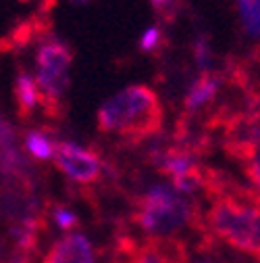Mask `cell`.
Masks as SVG:
<instances>
[{
    "instance_id": "6da1fadb",
    "label": "cell",
    "mask_w": 260,
    "mask_h": 263,
    "mask_svg": "<svg viewBox=\"0 0 260 263\" xmlns=\"http://www.w3.org/2000/svg\"><path fill=\"white\" fill-rule=\"evenodd\" d=\"M158 121V96L144 84L125 86L98 109V127L109 134H142Z\"/></svg>"
},
{
    "instance_id": "7a4b0ae2",
    "label": "cell",
    "mask_w": 260,
    "mask_h": 263,
    "mask_svg": "<svg viewBox=\"0 0 260 263\" xmlns=\"http://www.w3.org/2000/svg\"><path fill=\"white\" fill-rule=\"evenodd\" d=\"M208 226L214 234L229 242L233 249L258 255L260 249V223L258 207L252 203H240L235 199H221L208 213Z\"/></svg>"
},
{
    "instance_id": "3957f363",
    "label": "cell",
    "mask_w": 260,
    "mask_h": 263,
    "mask_svg": "<svg viewBox=\"0 0 260 263\" xmlns=\"http://www.w3.org/2000/svg\"><path fill=\"white\" fill-rule=\"evenodd\" d=\"M191 219V207L171 186H152L138 205L136 221L152 236H167Z\"/></svg>"
},
{
    "instance_id": "277c9868",
    "label": "cell",
    "mask_w": 260,
    "mask_h": 263,
    "mask_svg": "<svg viewBox=\"0 0 260 263\" xmlns=\"http://www.w3.org/2000/svg\"><path fill=\"white\" fill-rule=\"evenodd\" d=\"M71 71V50L67 44L50 38L42 42L36 50V86L46 101H60L69 88Z\"/></svg>"
},
{
    "instance_id": "5b68a950",
    "label": "cell",
    "mask_w": 260,
    "mask_h": 263,
    "mask_svg": "<svg viewBox=\"0 0 260 263\" xmlns=\"http://www.w3.org/2000/svg\"><path fill=\"white\" fill-rule=\"evenodd\" d=\"M54 163L56 167L77 184H90L100 176L102 161L94 151L73 142V140H60L54 148Z\"/></svg>"
},
{
    "instance_id": "8992f818",
    "label": "cell",
    "mask_w": 260,
    "mask_h": 263,
    "mask_svg": "<svg viewBox=\"0 0 260 263\" xmlns=\"http://www.w3.org/2000/svg\"><path fill=\"white\" fill-rule=\"evenodd\" d=\"M42 263H96L94 247L83 234H67L52 245Z\"/></svg>"
},
{
    "instance_id": "52a82bcc",
    "label": "cell",
    "mask_w": 260,
    "mask_h": 263,
    "mask_svg": "<svg viewBox=\"0 0 260 263\" xmlns=\"http://www.w3.org/2000/svg\"><path fill=\"white\" fill-rule=\"evenodd\" d=\"M219 90H221V78L214 73H204L202 78H198L189 86V90L185 94V101H183L185 111L198 113L200 109L208 107L216 98Z\"/></svg>"
},
{
    "instance_id": "ba28073f",
    "label": "cell",
    "mask_w": 260,
    "mask_h": 263,
    "mask_svg": "<svg viewBox=\"0 0 260 263\" xmlns=\"http://www.w3.org/2000/svg\"><path fill=\"white\" fill-rule=\"evenodd\" d=\"M115 263H185L183 251H169L167 247L148 245L146 249H132L127 253H117Z\"/></svg>"
},
{
    "instance_id": "9c48e42d",
    "label": "cell",
    "mask_w": 260,
    "mask_h": 263,
    "mask_svg": "<svg viewBox=\"0 0 260 263\" xmlns=\"http://www.w3.org/2000/svg\"><path fill=\"white\" fill-rule=\"evenodd\" d=\"M25 167L23 157L19 153L17 146V136L11 127V123H7L0 117V170L5 174H17Z\"/></svg>"
},
{
    "instance_id": "30bf717a",
    "label": "cell",
    "mask_w": 260,
    "mask_h": 263,
    "mask_svg": "<svg viewBox=\"0 0 260 263\" xmlns=\"http://www.w3.org/2000/svg\"><path fill=\"white\" fill-rule=\"evenodd\" d=\"M158 165L162 167L165 174H169L171 180H179V178H185V176H191V174L198 172L196 159H193L189 153H185V151L165 153L162 159L158 161Z\"/></svg>"
},
{
    "instance_id": "8fae6325",
    "label": "cell",
    "mask_w": 260,
    "mask_h": 263,
    "mask_svg": "<svg viewBox=\"0 0 260 263\" xmlns=\"http://www.w3.org/2000/svg\"><path fill=\"white\" fill-rule=\"evenodd\" d=\"M15 96H17V105L21 113H31L40 103H42V94L36 86V80L29 71H19L15 80Z\"/></svg>"
},
{
    "instance_id": "7c38bea8",
    "label": "cell",
    "mask_w": 260,
    "mask_h": 263,
    "mask_svg": "<svg viewBox=\"0 0 260 263\" xmlns=\"http://www.w3.org/2000/svg\"><path fill=\"white\" fill-rule=\"evenodd\" d=\"M25 151L29 157H34L36 161H50L54 157L56 142L52 136H48L44 129H29L25 134Z\"/></svg>"
},
{
    "instance_id": "4fadbf2b",
    "label": "cell",
    "mask_w": 260,
    "mask_h": 263,
    "mask_svg": "<svg viewBox=\"0 0 260 263\" xmlns=\"http://www.w3.org/2000/svg\"><path fill=\"white\" fill-rule=\"evenodd\" d=\"M237 15L246 36L252 40L260 38V0H237Z\"/></svg>"
},
{
    "instance_id": "5bb4252c",
    "label": "cell",
    "mask_w": 260,
    "mask_h": 263,
    "mask_svg": "<svg viewBox=\"0 0 260 263\" xmlns=\"http://www.w3.org/2000/svg\"><path fill=\"white\" fill-rule=\"evenodd\" d=\"M193 61H196V65L204 73H210V67L214 63V54H212V44L206 36H198L193 40Z\"/></svg>"
},
{
    "instance_id": "9a60e30c",
    "label": "cell",
    "mask_w": 260,
    "mask_h": 263,
    "mask_svg": "<svg viewBox=\"0 0 260 263\" xmlns=\"http://www.w3.org/2000/svg\"><path fill=\"white\" fill-rule=\"evenodd\" d=\"M162 44V31L160 27L156 25H150L142 31V36H140V50L142 52H154L158 50Z\"/></svg>"
},
{
    "instance_id": "2e32d148",
    "label": "cell",
    "mask_w": 260,
    "mask_h": 263,
    "mask_svg": "<svg viewBox=\"0 0 260 263\" xmlns=\"http://www.w3.org/2000/svg\"><path fill=\"white\" fill-rule=\"evenodd\" d=\"M52 219H54V223L60 230H64V232H69V230L77 228V223H79L77 215L71 209H67V207H54L52 209Z\"/></svg>"
},
{
    "instance_id": "e0dca14e",
    "label": "cell",
    "mask_w": 260,
    "mask_h": 263,
    "mask_svg": "<svg viewBox=\"0 0 260 263\" xmlns=\"http://www.w3.org/2000/svg\"><path fill=\"white\" fill-rule=\"evenodd\" d=\"M150 3H152V7H154L158 13H165V11L175 3V0H150Z\"/></svg>"
},
{
    "instance_id": "ac0fdd59",
    "label": "cell",
    "mask_w": 260,
    "mask_h": 263,
    "mask_svg": "<svg viewBox=\"0 0 260 263\" xmlns=\"http://www.w3.org/2000/svg\"><path fill=\"white\" fill-rule=\"evenodd\" d=\"M73 3H77V5H85V3H92V0H73Z\"/></svg>"
},
{
    "instance_id": "d6986e66",
    "label": "cell",
    "mask_w": 260,
    "mask_h": 263,
    "mask_svg": "<svg viewBox=\"0 0 260 263\" xmlns=\"http://www.w3.org/2000/svg\"><path fill=\"white\" fill-rule=\"evenodd\" d=\"M21 3H31V0H21Z\"/></svg>"
}]
</instances>
